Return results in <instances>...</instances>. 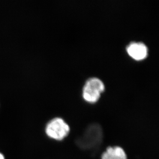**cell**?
<instances>
[{
    "label": "cell",
    "instance_id": "cell-1",
    "mask_svg": "<svg viewBox=\"0 0 159 159\" xmlns=\"http://www.w3.org/2000/svg\"><path fill=\"white\" fill-rule=\"evenodd\" d=\"M103 137L102 128L98 124L90 125L83 135L77 140V145L84 149H93L101 144Z\"/></svg>",
    "mask_w": 159,
    "mask_h": 159
},
{
    "label": "cell",
    "instance_id": "cell-2",
    "mask_svg": "<svg viewBox=\"0 0 159 159\" xmlns=\"http://www.w3.org/2000/svg\"><path fill=\"white\" fill-rule=\"evenodd\" d=\"M70 127L68 123L61 117H55L47 124L45 127L46 135L52 140L62 141L68 137Z\"/></svg>",
    "mask_w": 159,
    "mask_h": 159
},
{
    "label": "cell",
    "instance_id": "cell-3",
    "mask_svg": "<svg viewBox=\"0 0 159 159\" xmlns=\"http://www.w3.org/2000/svg\"><path fill=\"white\" fill-rule=\"evenodd\" d=\"M105 86L102 80L97 77L89 78L86 81L83 89L84 99L90 103L98 102L103 92Z\"/></svg>",
    "mask_w": 159,
    "mask_h": 159
},
{
    "label": "cell",
    "instance_id": "cell-4",
    "mask_svg": "<svg viewBox=\"0 0 159 159\" xmlns=\"http://www.w3.org/2000/svg\"><path fill=\"white\" fill-rule=\"evenodd\" d=\"M126 50L129 56L136 60L144 59L148 54L147 46L142 42H131L128 45Z\"/></svg>",
    "mask_w": 159,
    "mask_h": 159
},
{
    "label": "cell",
    "instance_id": "cell-5",
    "mask_svg": "<svg viewBox=\"0 0 159 159\" xmlns=\"http://www.w3.org/2000/svg\"><path fill=\"white\" fill-rule=\"evenodd\" d=\"M102 159H127L126 152L122 147L119 146H109L102 153Z\"/></svg>",
    "mask_w": 159,
    "mask_h": 159
},
{
    "label": "cell",
    "instance_id": "cell-6",
    "mask_svg": "<svg viewBox=\"0 0 159 159\" xmlns=\"http://www.w3.org/2000/svg\"><path fill=\"white\" fill-rule=\"evenodd\" d=\"M0 159H6L4 155H3V153H2L1 152H0Z\"/></svg>",
    "mask_w": 159,
    "mask_h": 159
}]
</instances>
